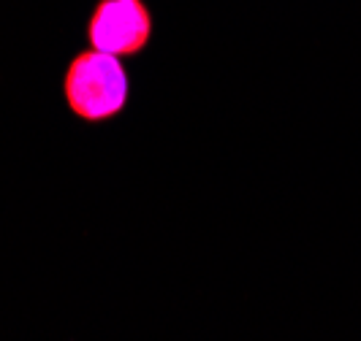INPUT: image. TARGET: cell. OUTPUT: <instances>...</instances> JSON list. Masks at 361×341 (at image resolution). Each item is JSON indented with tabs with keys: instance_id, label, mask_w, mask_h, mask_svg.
<instances>
[{
	"instance_id": "cell-1",
	"label": "cell",
	"mask_w": 361,
	"mask_h": 341,
	"mask_svg": "<svg viewBox=\"0 0 361 341\" xmlns=\"http://www.w3.org/2000/svg\"><path fill=\"white\" fill-rule=\"evenodd\" d=\"M130 82L120 57L85 49L73 57L63 76V98L82 122H106L128 103Z\"/></svg>"
},
{
	"instance_id": "cell-2",
	"label": "cell",
	"mask_w": 361,
	"mask_h": 341,
	"mask_svg": "<svg viewBox=\"0 0 361 341\" xmlns=\"http://www.w3.org/2000/svg\"><path fill=\"white\" fill-rule=\"evenodd\" d=\"M149 38L152 14L145 0H98L87 22V41L92 49L114 57H133L145 52Z\"/></svg>"
}]
</instances>
